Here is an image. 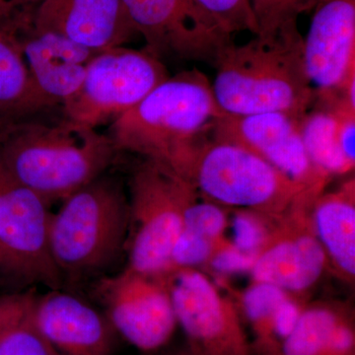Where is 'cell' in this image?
Segmentation results:
<instances>
[{"instance_id":"cell-13","label":"cell","mask_w":355,"mask_h":355,"mask_svg":"<svg viewBox=\"0 0 355 355\" xmlns=\"http://www.w3.org/2000/svg\"><path fill=\"white\" fill-rule=\"evenodd\" d=\"M315 200V198H314ZM314 200H303L280 217L250 270L252 282L279 287L304 296L328 270L309 210Z\"/></svg>"},{"instance_id":"cell-25","label":"cell","mask_w":355,"mask_h":355,"mask_svg":"<svg viewBox=\"0 0 355 355\" xmlns=\"http://www.w3.org/2000/svg\"><path fill=\"white\" fill-rule=\"evenodd\" d=\"M229 225L227 209L197 193L189 205L183 228L216 241L225 239Z\"/></svg>"},{"instance_id":"cell-6","label":"cell","mask_w":355,"mask_h":355,"mask_svg":"<svg viewBox=\"0 0 355 355\" xmlns=\"http://www.w3.org/2000/svg\"><path fill=\"white\" fill-rule=\"evenodd\" d=\"M198 191L187 180L146 159L130 180L128 268L151 275L171 272L184 214Z\"/></svg>"},{"instance_id":"cell-1","label":"cell","mask_w":355,"mask_h":355,"mask_svg":"<svg viewBox=\"0 0 355 355\" xmlns=\"http://www.w3.org/2000/svg\"><path fill=\"white\" fill-rule=\"evenodd\" d=\"M108 135L65 118L0 121V160L21 184L50 203L104 175L116 153Z\"/></svg>"},{"instance_id":"cell-3","label":"cell","mask_w":355,"mask_h":355,"mask_svg":"<svg viewBox=\"0 0 355 355\" xmlns=\"http://www.w3.org/2000/svg\"><path fill=\"white\" fill-rule=\"evenodd\" d=\"M223 114L209 79L193 69L159 84L112 121L108 135L116 150L140 154L174 171L189 147Z\"/></svg>"},{"instance_id":"cell-11","label":"cell","mask_w":355,"mask_h":355,"mask_svg":"<svg viewBox=\"0 0 355 355\" xmlns=\"http://www.w3.org/2000/svg\"><path fill=\"white\" fill-rule=\"evenodd\" d=\"M96 292L119 336L144 354L169 343L178 328L164 275L127 268L98 282Z\"/></svg>"},{"instance_id":"cell-2","label":"cell","mask_w":355,"mask_h":355,"mask_svg":"<svg viewBox=\"0 0 355 355\" xmlns=\"http://www.w3.org/2000/svg\"><path fill=\"white\" fill-rule=\"evenodd\" d=\"M299 31L230 46L214 65V98L224 114L286 113L302 119L315 99Z\"/></svg>"},{"instance_id":"cell-15","label":"cell","mask_w":355,"mask_h":355,"mask_svg":"<svg viewBox=\"0 0 355 355\" xmlns=\"http://www.w3.org/2000/svg\"><path fill=\"white\" fill-rule=\"evenodd\" d=\"M35 323L60 355H114L120 338L105 313L69 292L35 295Z\"/></svg>"},{"instance_id":"cell-19","label":"cell","mask_w":355,"mask_h":355,"mask_svg":"<svg viewBox=\"0 0 355 355\" xmlns=\"http://www.w3.org/2000/svg\"><path fill=\"white\" fill-rule=\"evenodd\" d=\"M50 108L33 83L17 41L0 30V121L30 118Z\"/></svg>"},{"instance_id":"cell-8","label":"cell","mask_w":355,"mask_h":355,"mask_svg":"<svg viewBox=\"0 0 355 355\" xmlns=\"http://www.w3.org/2000/svg\"><path fill=\"white\" fill-rule=\"evenodd\" d=\"M49 205L0 160V258L11 282L50 289L64 284L49 249Z\"/></svg>"},{"instance_id":"cell-27","label":"cell","mask_w":355,"mask_h":355,"mask_svg":"<svg viewBox=\"0 0 355 355\" xmlns=\"http://www.w3.org/2000/svg\"><path fill=\"white\" fill-rule=\"evenodd\" d=\"M231 35L249 31L257 35L258 26L250 0H196Z\"/></svg>"},{"instance_id":"cell-28","label":"cell","mask_w":355,"mask_h":355,"mask_svg":"<svg viewBox=\"0 0 355 355\" xmlns=\"http://www.w3.org/2000/svg\"><path fill=\"white\" fill-rule=\"evenodd\" d=\"M254 259L256 258L251 254L238 249L230 239H227L217 250L207 268L223 275L250 272Z\"/></svg>"},{"instance_id":"cell-20","label":"cell","mask_w":355,"mask_h":355,"mask_svg":"<svg viewBox=\"0 0 355 355\" xmlns=\"http://www.w3.org/2000/svg\"><path fill=\"white\" fill-rule=\"evenodd\" d=\"M300 132L312 164L330 179L354 169L343 155L338 137V118L331 110L306 114L300 120Z\"/></svg>"},{"instance_id":"cell-17","label":"cell","mask_w":355,"mask_h":355,"mask_svg":"<svg viewBox=\"0 0 355 355\" xmlns=\"http://www.w3.org/2000/svg\"><path fill=\"white\" fill-rule=\"evenodd\" d=\"M14 39L33 83L51 107L64 104L76 94L97 53L53 32L32 29L27 36Z\"/></svg>"},{"instance_id":"cell-9","label":"cell","mask_w":355,"mask_h":355,"mask_svg":"<svg viewBox=\"0 0 355 355\" xmlns=\"http://www.w3.org/2000/svg\"><path fill=\"white\" fill-rule=\"evenodd\" d=\"M164 277L178 327L190 349L205 355H253L237 304L205 272L178 268Z\"/></svg>"},{"instance_id":"cell-31","label":"cell","mask_w":355,"mask_h":355,"mask_svg":"<svg viewBox=\"0 0 355 355\" xmlns=\"http://www.w3.org/2000/svg\"><path fill=\"white\" fill-rule=\"evenodd\" d=\"M41 2L42 0H0V30L12 25L21 11Z\"/></svg>"},{"instance_id":"cell-33","label":"cell","mask_w":355,"mask_h":355,"mask_svg":"<svg viewBox=\"0 0 355 355\" xmlns=\"http://www.w3.org/2000/svg\"><path fill=\"white\" fill-rule=\"evenodd\" d=\"M1 279L10 280V279H9L8 272H7L6 265H4L2 259L0 258V280Z\"/></svg>"},{"instance_id":"cell-14","label":"cell","mask_w":355,"mask_h":355,"mask_svg":"<svg viewBox=\"0 0 355 355\" xmlns=\"http://www.w3.org/2000/svg\"><path fill=\"white\" fill-rule=\"evenodd\" d=\"M303 62L312 86L331 101L355 74V0H320L303 39Z\"/></svg>"},{"instance_id":"cell-12","label":"cell","mask_w":355,"mask_h":355,"mask_svg":"<svg viewBox=\"0 0 355 355\" xmlns=\"http://www.w3.org/2000/svg\"><path fill=\"white\" fill-rule=\"evenodd\" d=\"M300 120L279 112L247 116L225 114L214 121L209 133L216 139L245 147L292 181L319 195L330 179L308 157Z\"/></svg>"},{"instance_id":"cell-23","label":"cell","mask_w":355,"mask_h":355,"mask_svg":"<svg viewBox=\"0 0 355 355\" xmlns=\"http://www.w3.org/2000/svg\"><path fill=\"white\" fill-rule=\"evenodd\" d=\"M320 0H250L258 33L254 36L270 38L280 33L299 31L300 14L309 12Z\"/></svg>"},{"instance_id":"cell-29","label":"cell","mask_w":355,"mask_h":355,"mask_svg":"<svg viewBox=\"0 0 355 355\" xmlns=\"http://www.w3.org/2000/svg\"><path fill=\"white\" fill-rule=\"evenodd\" d=\"M331 111L338 118V137L340 149L349 164L355 166V111L336 103Z\"/></svg>"},{"instance_id":"cell-10","label":"cell","mask_w":355,"mask_h":355,"mask_svg":"<svg viewBox=\"0 0 355 355\" xmlns=\"http://www.w3.org/2000/svg\"><path fill=\"white\" fill-rule=\"evenodd\" d=\"M146 50L216 65L233 44L230 34L196 0H123Z\"/></svg>"},{"instance_id":"cell-4","label":"cell","mask_w":355,"mask_h":355,"mask_svg":"<svg viewBox=\"0 0 355 355\" xmlns=\"http://www.w3.org/2000/svg\"><path fill=\"white\" fill-rule=\"evenodd\" d=\"M130 202L121 183L104 176L62 200L49 225L51 260L64 284L102 277L128 248Z\"/></svg>"},{"instance_id":"cell-22","label":"cell","mask_w":355,"mask_h":355,"mask_svg":"<svg viewBox=\"0 0 355 355\" xmlns=\"http://www.w3.org/2000/svg\"><path fill=\"white\" fill-rule=\"evenodd\" d=\"M34 297L0 327V355H60L33 319Z\"/></svg>"},{"instance_id":"cell-5","label":"cell","mask_w":355,"mask_h":355,"mask_svg":"<svg viewBox=\"0 0 355 355\" xmlns=\"http://www.w3.org/2000/svg\"><path fill=\"white\" fill-rule=\"evenodd\" d=\"M175 173L210 202L280 217L318 197L258 155L227 140L205 139L191 144Z\"/></svg>"},{"instance_id":"cell-16","label":"cell","mask_w":355,"mask_h":355,"mask_svg":"<svg viewBox=\"0 0 355 355\" xmlns=\"http://www.w3.org/2000/svg\"><path fill=\"white\" fill-rule=\"evenodd\" d=\"M33 29L64 36L99 53L137 37L123 0H42Z\"/></svg>"},{"instance_id":"cell-24","label":"cell","mask_w":355,"mask_h":355,"mask_svg":"<svg viewBox=\"0 0 355 355\" xmlns=\"http://www.w3.org/2000/svg\"><path fill=\"white\" fill-rule=\"evenodd\" d=\"M280 217L268 216L252 210L236 209L232 219L234 238L231 241L238 249L256 258L272 235Z\"/></svg>"},{"instance_id":"cell-7","label":"cell","mask_w":355,"mask_h":355,"mask_svg":"<svg viewBox=\"0 0 355 355\" xmlns=\"http://www.w3.org/2000/svg\"><path fill=\"white\" fill-rule=\"evenodd\" d=\"M169 77L160 58L123 46L96 53L76 94L65 101V118L97 128L139 104Z\"/></svg>"},{"instance_id":"cell-30","label":"cell","mask_w":355,"mask_h":355,"mask_svg":"<svg viewBox=\"0 0 355 355\" xmlns=\"http://www.w3.org/2000/svg\"><path fill=\"white\" fill-rule=\"evenodd\" d=\"M33 296L34 294L31 292L0 296V327L6 323L7 320L24 309L32 300Z\"/></svg>"},{"instance_id":"cell-18","label":"cell","mask_w":355,"mask_h":355,"mask_svg":"<svg viewBox=\"0 0 355 355\" xmlns=\"http://www.w3.org/2000/svg\"><path fill=\"white\" fill-rule=\"evenodd\" d=\"M311 225L328 261V268L347 284L355 279V183L322 191L311 205Z\"/></svg>"},{"instance_id":"cell-26","label":"cell","mask_w":355,"mask_h":355,"mask_svg":"<svg viewBox=\"0 0 355 355\" xmlns=\"http://www.w3.org/2000/svg\"><path fill=\"white\" fill-rule=\"evenodd\" d=\"M210 239L193 231L182 229L172 253V268L209 266L217 250L227 240Z\"/></svg>"},{"instance_id":"cell-21","label":"cell","mask_w":355,"mask_h":355,"mask_svg":"<svg viewBox=\"0 0 355 355\" xmlns=\"http://www.w3.org/2000/svg\"><path fill=\"white\" fill-rule=\"evenodd\" d=\"M347 308L340 303H307L282 355H329L331 333Z\"/></svg>"},{"instance_id":"cell-32","label":"cell","mask_w":355,"mask_h":355,"mask_svg":"<svg viewBox=\"0 0 355 355\" xmlns=\"http://www.w3.org/2000/svg\"><path fill=\"white\" fill-rule=\"evenodd\" d=\"M158 355H205L202 354H200V352H195L190 349L188 345H186V347L184 349H175L171 350V352H163V354H160Z\"/></svg>"}]
</instances>
